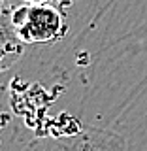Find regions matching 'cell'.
<instances>
[{
    "label": "cell",
    "mask_w": 147,
    "mask_h": 151,
    "mask_svg": "<svg viewBox=\"0 0 147 151\" xmlns=\"http://www.w3.org/2000/svg\"><path fill=\"white\" fill-rule=\"evenodd\" d=\"M11 25L25 45H53L68 34L66 13L55 4H23L13 8Z\"/></svg>",
    "instance_id": "cell-1"
},
{
    "label": "cell",
    "mask_w": 147,
    "mask_h": 151,
    "mask_svg": "<svg viewBox=\"0 0 147 151\" xmlns=\"http://www.w3.org/2000/svg\"><path fill=\"white\" fill-rule=\"evenodd\" d=\"M126 142L121 134L108 129L89 127L70 136H40L21 151H125Z\"/></svg>",
    "instance_id": "cell-2"
},
{
    "label": "cell",
    "mask_w": 147,
    "mask_h": 151,
    "mask_svg": "<svg viewBox=\"0 0 147 151\" xmlns=\"http://www.w3.org/2000/svg\"><path fill=\"white\" fill-rule=\"evenodd\" d=\"M11 12L8 0H0V74L9 70L25 53V44L13 30Z\"/></svg>",
    "instance_id": "cell-3"
},
{
    "label": "cell",
    "mask_w": 147,
    "mask_h": 151,
    "mask_svg": "<svg viewBox=\"0 0 147 151\" xmlns=\"http://www.w3.org/2000/svg\"><path fill=\"white\" fill-rule=\"evenodd\" d=\"M25 4H55V6H70L72 0H21Z\"/></svg>",
    "instance_id": "cell-4"
}]
</instances>
